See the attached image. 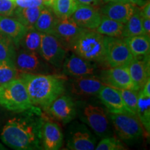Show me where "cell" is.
<instances>
[{
    "label": "cell",
    "mask_w": 150,
    "mask_h": 150,
    "mask_svg": "<svg viewBox=\"0 0 150 150\" xmlns=\"http://www.w3.org/2000/svg\"><path fill=\"white\" fill-rule=\"evenodd\" d=\"M29 110L25 117L12 118L3 127L1 139L12 149L27 150L42 147L41 130L45 118L35 106Z\"/></svg>",
    "instance_id": "1"
},
{
    "label": "cell",
    "mask_w": 150,
    "mask_h": 150,
    "mask_svg": "<svg viewBox=\"0 0 150 150\" xmlns=\"http://www.w3.org/2000/svg\"><path fill=\"white\" fill-rule=\"evenodd\" d=\"M31 103L47 110L55 99L65 91L64 81L56 75L19 72Z\"/></svg>",
    "instance_id": "2"
},
{
    "label": "cell",
    "mask_w": 150,
    "mask_h": 150,
    "mask_svg": "<svg viewBox=\"0 0 150 150\" xmlns=\"http://www.w3.org/2000/svg\"><path fill=\"white\" fill-rule=\"evenodd\" d=\"M105 38L96 31L84 29L70 47L75 54L91 62L106 63Z\"/></svg>",
    "instance_id": "3"
},
{
    "label": "cell",
    "mask_w": 150,
    "mask_h": 150,
    "mask_svg": "<svg viewBox=\"0 0 150 150\" xmlns=\"http://www.w3.org/2000/svg\"><path fill=\"white\" fill-rule=\"evenodd\" d=\"M0 106L16 112L27 111L34 106L20 77L0 86Z\"/></svg>",
    "instance_id": "4"
},
{
    "label": "cell",
    "mask_w": 150,
    "mask_h": 150,
    "mask_svg": "<svg viewBox=\"0 0 150 150\" xmlns=\"http://www.w3.org/2000/svg\"><path fill=\"white\" fill-rule=\"evenodd\" d=\"M110 117L116 134L125 141H133L141 138L144 134L142 125L136 115L129 112L110 113Z\"/></svg>",
    "instance_id": "5"
},
{
    "label": "cell",
    "mask_w": 150,
    "mask_h": 150,
    "mask_svg": "<svg viewBox=\"0 0 150 150\" xmlns=\"http://www.w3.org/2000/svg\"><path fill=\"white\" fill-rule=\"evenodd\" d=\"M134 59L126 42L120 38H105V61L110 67L128 65Z\"/></svg>",
    "instance_id": "6"
},
{
    "label": "cell",
    "mask_w": 150,
    "mask_h": 150,
    "mask_svg": "<svg viewBox=\"0 0 150 150\" xmlns=\"http://www.w3.org/2000/svg\"><path fill=\"white\" fill-rule=\"evenodd\" d=\"M38 54L43 60L60 68L66 59L67 50L54 35L41 33Z\"/></svg>",
    "instance_id": "7"
},
{
    "label": "cell",
    "mask_w": 150,
    "mask_h": 150,
    "mask_svg": "<svg viewBox=\"0 0 150 150\" xmlns=\"http://www.w3.org/2000/svg\"><path fill=\"white\" fill-rule=\"evenodd\" d=\"M83 120L99 137H108L111 134L110 122L106 112L99 106L88 105L84 108Z\"/></svg>",
    "instance_id": "8"
},
{
    "label": "cell",
    "mask_w": 150,
    "mask_h": 150,
    "mask_svg": "<svg viewBox=\"0 0 150 150\" xmlns=\"http://www.w3.org/2000/svg\"><path fill=\"white\" fill-rule=\"evenodd\" d=\"M100 79L105 85L120 90H134L138 91L129 74L128 66L110 67L103 70L100 74Z\"/></svg>",
    "instance_id": "9"
},
{
    "label": "cell",
    "mask_w": 150,
    "mask_h": 150,
    "mask_svg": "<svg viewBox=\"0 0 150 150\" xmlns=\"http://www.w3.org/2000/svg\"><path fill=\"white\" fill-rule=\"evenodd\" d=\"M38 52L21 50L16 52L15 65L19 72L41 74L45 71V65Z\"/></svg>",
    "instance_id": "10"
},
{
    "label": "cell",
    "mask_w": 150,
    "mask_h": 150,
    "mask_svg": "<svg viewBox=\"0 0 150 150\" xmlns=\"http://www.w3.org/2000/svg\"><path fill=\"white\" fill-rule=\"evenodd\" d=\"M96 138L85 125H78L68 136L67 147L72 150H93L96 146Z\"/></svg>",
    "instance_id": "11"
},
{
    "label": "cell",
    "mask_w": 150,
    "mask_h": 150,
    "mask_svg": "<svg viewBox=\"0 0 150 150\" xmlns=\"http://www.w3.org/2000/svg\"><path fill=\"white\" fill-rule=\"evenodd\" d=\"M70 18L83 29L95 30L100 24L102 14L98 7L79 4Z\"/></svg>",
    "instance_id": "12"
},
{
    "label": "cell",
    "mask_w": 150,
    "mask_h": 150,
    "mask_svg": "<svg viewBox=\"0 0 150 150\" xmlns=\"http://www.w3.org/2000/svg\"><path fill=\"white\" fill-rule=\"evenodd\" d=\"M57 120L63 124L69 123L76 115V108L72 99L67 95L57 97L47 110Z\"/></svg>",
    "instance_id": "13"
},
{
    "label": "cell",
    "mask_w": 150,
    "mask_h": 150,
    "mask_svg": "<svg viewBox=\"0 0 150 150\" xmlns=\"http://www.w3.org/2000/svg\"><path fill=\"white\" fill-rule=\"evenodd\" d=\"M84 29L79 27L71 18H58L54 35L63 45L70 48L74 41Z\"/></svg>",
    "instance_id": "14"
},
{
    "label": "cell",
    "mask_w": 150,
    "mask_h": 150,
    "mask_svg": "<svg viewBox=\"0 0 150 150\" xmlns=\"http://www.w3.org/2000/svg\"><path fill=\"white\" fill-rule=\"evenodd\" d=\"M63 70L65 75L76 78L93 74L95 72V66L91 61L73 54L65 59Z\"/></svg>",
    "instance_id": "15"
},
{
    "label": "cell",
    "mask_w": 150,
    "mask_h": 150,
    "mask_svg": "<svg viewBox=\"0 0 150 150\" xmlns=\"http://www.w3.org/2000/svg\"><path fill=\"white\" fill-rule=\"evenodd\" d=\"M63 134L59 125L56 122L45 120L41 130V143L43 149L58 150L63 145Z\"/></svg>",
    "instance_id": "16"
},
{
    "label": "cell",
    "mask_w": 150,
    "mask_h": 150,
    "mask_svg": "<svg viewBox=\"0 0 150 150\" xmlns=\"http://www.w3.org/2000/svg\"><path fill=\"white\" fill-rule=\"evenodd\" d=\"M97 95L110 113H130L124 104L119 89L104 85Z\"/></svg>",
    "instance_id": "17"
},
{
    "label": "cell",
    "mask_w": 150,
    "mask_h": 150,
    "mask_svg": "<svg viewBox=\"0 0 150 150\" xmlns=\"http://www.w3.org/2000/svg\"><path fill=\"white\" fill-rule=\"evenodd\" d=\"M105 85L97 76H84L76 77L71 83V91L76 95H95Z\"/></svg>",
    "instance_id": "18"
},
{
    "label": "cell",
    "mask_w": 150,
    "mask_h": 150,
    "mask_svg": "<svg viewBox=\"0 0 150 150\" xmlns=\"http://www.w3.org/2000/svg\"><path fill=\"white\" fill-rule=\"evenodd\" d=\"M136 6L129 2H108L101 8L102 15L112 20L125 24L132 16Z\"/></svg>",
    "instance_id": "19"
},
{
    "label": "cell",
    "mask_w": 150,
    "mask_h": 150,
    "mask_svg": "<svg viewBox=\"0 0 150 150\" xmlns=\"http://www.w3.org/2000/svg\"><path fill=\"white\" fill-rule=\"evenodd\" d=\"M127 66L131 79L139 91L150 77L149 56L144 59L134 58Z\"/></svg>",
    "instance_id": "20"
},
{
    "label": "cell",
    "mask_w": 150,
    "mask_h": 150,
    "mask_svg": "<svg viewBox=\"0 0 150 150\" xmlns=\"http://www.w3.org/2000/svg\"><path fill=\"white\" fill-rule=\"evenodd\" d=\"M28 29L16 18L0 16V33L10 38L17 47Z\"/></svg>",
    "instance_id": "21"
},
{
    "label": "cell",
    "mask_w": 150,
    "mask_h": 150,
    "mask_svg": "<svg viewBox=\"0 0 150 150\" xmlns=\"http://www.w3.org/2000/svg\"><path fill=\"white\" fill-rule=\"evenodd\" d=\"M133 57L144 59L149 56L150 36L146 35H135L124 38Z\"/></svg>",
    "instance_id": "22"
},
{
    "label": "cell",
    "mask_w": 150,
    "mask_h": 150,
    "mask_svg": "<svg viewBox=\"0 0 150 150\" xmlns=\"http://www.w3.org/2000/svg\"><path fill=\"white\" fill-rule=\"evenodd\" d=\"M57 20L52 8L45 6L34 24V29L42 33L54 35Z\"/></svg>",
    "instance_id": "23"
},
{
    "label": "cell",
    "mask_w": 150,
    "mask_h": 150,
    "mask_svg": "<svg viewBox=\"0 0 150 150\" xmlns=\"http://www.w3.org/2000/svg\"><path fill=\"white\" fill-rule=\"evenodd\" d=\"M137 117L148 135L150 132V96L140 90L137 104Z\"/></svg>",
    "instance_id": "24"
},
{
    "label": "cell",
    "mask_w": 150,
    "mask_h": 150,
    "mask_svg": "<svg viewBox=\"0 0 150 150\" xmlns=\"http://www.w3.org/2000/svg\"><path fill=\"white\" fill-rule=\"evenodd\" d=\"M124 24L102 15L100 24L95 31L106 36L121 38L122 37Z\"/></svg>",
    "instance_id": "25"
},
{
    "label": "cell",
    "mask_w": 150,
    "mask_h": 150,
    "mask_svg": "<svg viewBox=\"0 0 150 150\" xmlns=\"http://www.w3.org/2000/svg\"><path fill=\"white\" fill-rule=\"evenodd\" d=\"M44 6L34 7V8L16 7L13 16H14L16 20L21 22L28 29H32L34 28L35 22Z\"/></svg>",
    "instance_id": "26"
},
{
    "label": "cell",
    "mask_w": 150,
    "mask_h": 150,
    "mask_svg": "<svg viewBox=\"0 0 150 150\" xmlns=\"http://www.w3.org/2000/svg\"><path fill=\"white\" fill-rule=\"evenodd\" d=\"M145 35L142 28V14L139 7L135 6L134 11L128 21L124 24L122 38Z\"/></svg>",
    "instance_id": "27"
},
{
    "label": "cell",
    "mask_w": 150,
    "mask_h": 150,
    "mask_svg": "<svg viewBox=\"0 0 150 150\" xmlns=\"http://www.w3.org/2000/svg\"><path fill=\"white\" fill-rule=\"evenodd\" d=\"M79 4L77 0H54L52 9L57 18H70Z\"/></svg>",
    "instance_id": "28"
},
{
    "label": "cell",
    "mask_w": 150,
    "mask_h": 150,
    "mask_svg": "<svg viewBox=\"0 0 150 150\" xmlns=\"http://www.w3.org/2000/svg\"><path fill=\"white\" fill-rule=\"evenodd\" d=\"M16 45L10 38L0 33V64L5 62L15 63Z\"/></svg>",
    "instance_id": "29"
},
{
    "label": "cell",
    "mask_w": 150,
    "mask_h": 150,
    "mask_svg": "<svg viewBox=\"0 0 150 150\" xmlns=\"http://www.w3.org/2000/svg\"><path fill=\"white\" fill-rule=\"evenodd\" d=\"M40 41L41 33L32 28L28 29L27 32L20 41V45H21L24 50L38 53Z\"/></svg>",
    "instance_id": "30"
},
{
    "label": "cell",
    "mask_w": 150,
    "mask_h": 150,
    "mask_svg": "<svg viewBox=\"0 0 150 150\" xmlns=\"http://www.w3.org/2000/svg\"><path fill=\"white\" fill-rule=\"evenodd\" d=\"M123 102L127 109L130 113L137 116V104H138V91L134 90H120Z\"/></svg>",
    "instance_id": "31"
},
{
    "label": "cell",
    "mask_w": 150,
    "mask_h": 150,
    "mask_svg": "<svg viewBox=\"0 0 150 150\" xmlns=\"http://www.w3.org/2000/svg\"><path fill=\"white\" fill-rule=\"evenodd\" d=\"M19 71L14 63L5 62L0 64V86L18 78Z\"/></svg>",
    "instance_id": "32"
},
{
    "label": "cell",
    "mask_w": 150,
    "mask_h": 150,
    "mask_svg": "<svg viewBox=\"0 0 150 150\" xmlns=\"http://www.w3.org/2000/svg\"><path fill=\"white\" fill-rule=\"evenodd\" d=\"M97 150H122L125 146L119 140L113 137H105L95 148Z\"/></svg>",
    "instance_id": "33"
},
{
    "label": "cell",
    "mask_w": 150,
    "mask_h": 150,
    "mask_svg": "<svg viewBox=\"0 0 150 150\" xmlns=\"http://www.w3.org/2000/svg\"><path fill=\"white\" fill-rule=\"evenodd\" d=\"M16 7L13 0H0V16H13Z\"/></svg>",
    "instance_id": "34"
},
{
    "label": "cell",
    "mask_w": 150,
    "mask_h": 150,
    "mask_svg": "<svg viewBox=\"0 0 150 150\" xmlns=\"http://www.w3.org/2000/svg\"><path fill=\"white\" fill-rule=\"evenodd\" d=\"M16 6L20 8H34L44 6L42 0H15Z\"/></svg>",
    "instance_id": "35"
},
{
    "label": "cell",
    "mask_w": 150,
    "mask_h": 150,
    "mask_svg": "<svg viewBox=\"0 0 150 150\" xmlns=\"http://www.w3.org/2000/svg\"><path fill=\"white\" fill-rule=\"evenodd\" d=\"M79 4L99 7L103 4L102 0H77Z\"/></svg>",
    "instance_id": "36"
},
{
    "label": "cell",
    "mask_w": 150,
    "mask_h": 150,
    "mask_svg": "<svg viewBox=\"0 0 150 150\" xmlns=\"http://www.w3.org/2000/svg\"><path fill=\"white\" fill-rule=\"evenodd\" d=\"M142 22L144 33L146 35L150 36V18H145L142 16Z\"/></svg>",
    "instance_id": "37"
},
{
    "label": "cell",
    "mask_w": 150,
    "mask_h": 150,
    "mask_svg": "<svg viewBox=\"0 0 150 150\" xmlns=\"http://www.w3.org/2000/svg\"><path fill=\"white\" fill-rule=\"evenodd\" d=\"M141 9L140 8V13H141L142 16L145 17V18H150V3L149 1H148L147 3H146L145 5L142 6V7H140Z\"/></svg>",
    "instance_id": "38"
},
{
    "label": "cell",
    "mask_w": 150,
    "mask_h": 150,
    "mask_svg": "<svg viewBox=\"0 0 150 150\" xmlns=\"http://www.w3.org/2000/svg\"><path fill=\"white\" fill-rule=\"evenodd\" d=\"M129 1L133 5L140 8L142 6L145 5L146 3H147L148 1H149V0H129Z\"/></svg>",
    "instance_id": "39"
},
{
    "label": "cell",
    "mask_w": 150,
    "mask_h": 150,
    "mask_svg": "<svg viewBox=\"0 0 150 150\" xmlns=\"http://www.w3.org/2000/svg\"><path fill=\"white\" fill-rule=\"evenodd\" d=\"M103 3H108V2H127L129 0H102Z\"/></svg>",
    "instance_id": "40"
},
{
    "label": "cell",
    "mask_w": 150,
    "mask_h": 150,
    "mask_svg": "<svg viewBox=\"0 0 150 150\" xmlns=\"http://www.w3.org/2000/svg\"><path fill=\"white\" fill-rule=\"evenodd\" d=\"M42 1H43V3H44L45 6H46L51 7L54 0H42Z\"/></svg>",
    "instance_id": "41"
},
{
    "label": "cell",
    "mask_w": 150,
    "mask_h": 150,
    "mask_svg": "<svg viewBox=\"0 0 150 150\" xmlns=\"http://www.w3.org/2000/svg\"><path fill=\"white\" fill-rule=\"evenodd\" d=\"M13 1H15V0H13Z\"/></svg>",
    "instance_id": "42"
}]
</instances>
